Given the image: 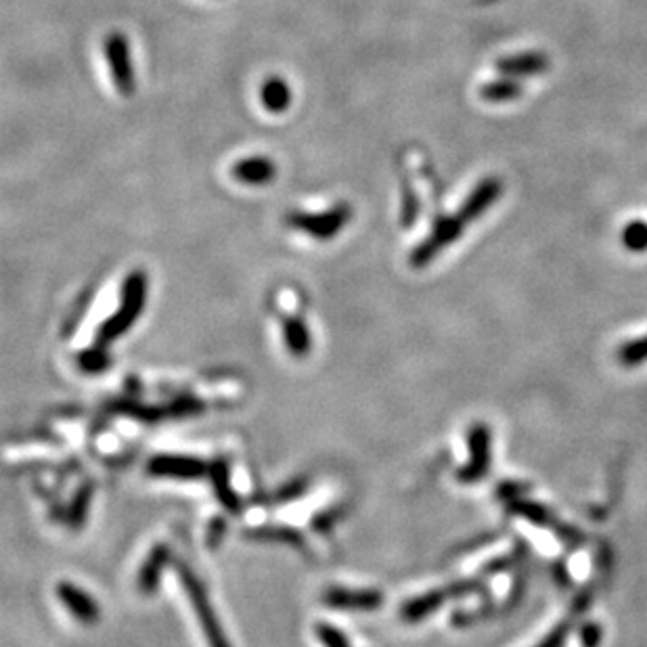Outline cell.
Segmentation results:
<instances>
[{
    "label": "cell",
    "mask_w": 647,
    "mask_h": 647,
    "mask_svg": "<svg viewBox=\"0 0 647 647\" xmlns=\"http://www.w3.org/2000/svg\"><path fill=\"white\" fill-rule=\"evenodd\" d=\"M178 574H181V580H183V585L187 589V595H189L191 604H193V608L197 612V618H199V622H202V629H204L208 645L210 647H231L225 633H222L218 618L214 616V610L210 606L204 587L197 583V578L191 574L189 568L181 566V568H178Z\"/></svg>",
    "instance_id": "1"
},
{
    "label": "cell",
    "mask_w": 647,
    "mask_h": 647,
    "mask_svg": "<svg viewBox=\"0 0 647 647\" xmlns=\"http://www.w3.org/2000/svg\"><path fill=\"white\" fill-rule=\"evenodd\" d=\"M149 472L168 478H199L204 474V463L187 457H158L149 463Z\"/></svg>",
    "instance_id": "4"
},
{
    "label": "cell",
    "mask_w": 647,
    "mask_h": 647,
    "mask_svg": "<svg viewBox=\"0 0 647 647\" xmlns=\"http://www.w3.org/2000/svg\"><path fill=\"white\" fill-rule=\"evenodd\" d=\"M143 296H145L143 277H130L128 283H126L124 302H122V306L118 310V315L103 325L101 344L120 338L122 333L137 321L139 312L143 308Z\"/></svg>",
    "instance_id": "2"
},
{
    "label": "cell",
    "mask_w": 647,
    "mask_h": 647,
    "mask_svg": "<svg viewBox=\"0 0 647 647\" xmlns=\"http://www.w3.org/2000/svg\"><path fill=\"white\" fill-rule=\"evenodd\" d=\"M620 359L624 361V363H629V365H633V363H641L643 359H647V340L645 342H641V344H633L631 348H624L622 350V354H620Z\"/></svg>",
    "instance_id": "12"
},
{
    "label": "cell",
    "mask_w": 647,
    "mask_h": 647,
    "mask_svg": "<svg viewBox=\"0 0 647 647\" xmlns=\"http://www.w3.org/2000/svg\"><path fill=\"white\" fill-rule=\"evenodd\" d=\"M325 604L333 608H352V610H373L382 604V597L373 591H348V589H329L325 593Z\"/></svg>",
    "instance_id": "5"
},
{
    "label": "cell",
    "mask_w": 647,
    "mask_h": 647,
    "mask_svg": "<svg viewBox=\"0 0 647 647\" xmlns=\"http://www.w3.org/2000/svg\"><path fill=\"white\" fill-rule=\"evenodd\" d=\"M317 633H319V639L323 641L325 647H350L348 641L344 639V635L338 629L327 627V624H321V627L317 629Z\"/></svg>",
    "instance_id": "11"
},
{
    "label": "cell",
    "mask_w": 647,
    "mask_h": 647,
    "mask_svg": "<svg viewBox=\"0 0 647 647\" xmlns=\"http://www.w3.org/2000/svg\"><path fill=\"white\" fill-rule=\"evenodd\" d=\"M472 444H474V461L470 463V467H467V472L463 474V478L467 480H474L482 474H486L488 470V434H486V428H478L474 430V436H472Z\"/></svg>",
    "instance_id": "6"
},
{
    "label": "cell",
    "mask_w": 647,
    "mask_h": 647,
    "mask_svg": "<svg viewBox=\"0 0 647 647\" xmlns=\"http://www.w3.org/2000/svg\"><path fill=\"white\" fill-rule=\"evenodd\" d=\"M57 595L61 599V604L68 608L76 620L84 622V624H93L99 618V608L95 601L88 597L84 591H80L78 587L70 585V583H61L57 587Z\"/></svg>",
    "instance_id": "3"
},
{
    "label": "cell",
    "mask_w": 647,
    "mask_h": 647,
    "mask_svg": "<svg viewBox=\"0 0 647 647\" xmlns=\"http://www.w3.org/2000/svg\"><path fill=\"white\" fill-rule=\"evenodd\" d=\"M262 97H264V103L266 107H271V109H281L287 105V86L279 80H273V82H266L264 84V91H262Z\"/></svg>",
    "instance_id": "10"
},
{
    "label": "cell",
    "mask_w": 647,
    "mask_h": 647,
    "mask_svg": "<svg viewBox=\"0 0 647 647\" xmlns=\"http://www.w3.org/2000/svg\"><path fill=\"white\" fill-rule=\"evenodd\" d=\"M237 174L245 183H264L273 174V166L269 160H250L237 168Z\"/></svg>",
    "instance_id": "9"
},
{
    "label": "cell",
    "mask_w": 647,
    "mask_h": 647,
    "mask_svg": "<svg viewBox=\"0 0 647 647\" xmlns=\"http://www.w3.org/2000/svg\"><path fill=\"white\" fill-rule=\"evenodd\" d=\"M168 560V549L166 547H158L151 557L147 560L145 568L141 570V576H139V587L143 593H151L155 587H158V578H160V570L164 568Z\"/></svg>",
    "instance_id": "7"
},
{
    "label": "cell",
    "mask_w": 647,
    "mask_h": 647,
    "mask_svg": "<svg viewBox=\"0 0 647 647\" xmlns=\"http://www.w3.org/2000/svg\"><path fill=\"white\" fill-rule=\"evenodd\" d=\"M285 344L294 356H306L310 350V336L306 331V325L298 319H292L285 323Z\"/></svg>",
    "instance_id": "8"
}]
</instances>
